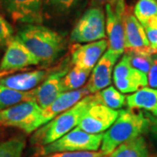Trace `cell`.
<instances>
[{
    "mask_svg": "<svg viewBox=\"0 0 157 157\" xmlns=\"http://www.w3.org/2000/svg\"><path fill=\"white\" fill-rule=\"evenodd\" d=\"M17 37L44 65L55 61L65 49V39L61 35L42 25H24Z\"/></svg>",
    "mask_w": 157,
    "mask_h": 157,
    "instance_id": "cell-1",
    "label": "cell"
},
{
    "mask_svg": "<svg viewBox=\"0 0 157 157\" xmlns=\"http://www.w3.org/2000/svg\"><path fill=\"white\" fill-rule=\"evenodd\" d=\"M150 122L142 113L132 109L120 110L116 121L103 134L101 151L107 155L125 142L141 136L146 132Z\"/></svg>",
    "mask_w": 157,
    "mask_h": 157,
    "instance_id": "cell-2",
    "label": "cell"
},
{
    "mask_svg": "<svg viewBox=\"0 0 157 157\" xmlns=\"http://www.w3.org/2000/svg\"><path fill=\"white\" fill-rule=\"evenodd\" d=\"M94 96L90 94L86 96L73 107L37 129L31 138V142L35 146H46L77 128L80 118L90 102L93 101Z\"/></svg>",
    "mask_w": 157,
    "mask_h": 157,
    "instance_id": "cell-3",
    "label": "cell"
},
{
    "mask_svg": "<svg viewBox=\"0 0 157 157\" xmlns=\"http://www.w3.org/2000/svg\"><path fill=\"white\" fill-rule=\"evenodd\" d=\"M103 134H89L75 128L59 140L40 147L39 155L45 156L55 153L77 151H98L101 146Z\"/></svg>",
    "mask_w": 157,
    "mask_h": 157,
    "instance_id": "cell-4",
    "label": "cell"
},
{
    "mask_svg": "<svg viewBox=\"0 0 157 157\" xmlns=\"http://www.w3.org/2000/svg\"><path fill=\"white\" fill-rule=\"evenodd\" d=\"M41 108L35 101L23 102L0 110V126L10 127L31 134L39 128Z\"/></svg>",
    "mask_w": 157,
    "mask_h": 157,
    "instance_id": "cell-5",
    "label": "cell"
},
{
    "mask_svg": "<svg viewBox=\"0 0 157 157\" xmlns=\"http://www.w3.org/2000/svg\"><path fill=\"white\" fill-rule=\"evenodd\" d=\"M71 40L76 43H91L106 38V19L101 8H90L79 18L71 33Z\"/></svg>",
    "mask_w": 157,
    "mask_h": 157,
    "instance_id": "cell-6",
    "label": "cell"
},
{
    "mask_svg": "<svg viewBox=\"0 0 157 157\" xmlns=\"http://www.w3.org/2000/svg\"><path fill=\"white\" fill-rule=\"evenodd\" d=\"M118 115L119 111L101 104L94 94L93 101L80 118L77 128L89 134H103L116 121Z\"/></svg>",
    "mask_w": 157,
    "mask_h": 157,
    "instance_id": "cell-7",
    "label": "cell"
},
{
    "mask_svg": "<svg viewBox=\"0 0 157 157\" xmlns=\"http://www.w3.org/2000/svg\"><path fill=\"white\" fill-rule=\"evenodd\" d=\"M126 12L125 1L117 0L112 6H106V33L108 37V45L116 53L121 55L125 52L124 15Z\"/></svg>",
    "mask_w": 157,
    "mask_h": 157,
    "instance_id": "cell-8",
    "label": "cell"
},
{
    "mask_svg": "<svg viewBox=\"0 0 157 157\" xmlns=\"http://www.w3.org/2000/svg\"><path fill=\"white\" fill-rule=\"evenodd\" d=\"M44 0H1L8 16L16 23L42 25Z\"/></svg>",
    "mask_w": 157,
    "mask_h": 157,
    "instance_id": "cell-9",
    "label": "cell"
},
{
    "mask_svg": "<svg viewBox=\"0 0 157 157\" xmlns=\"http://www.w3.org/2000/svg\"><path fill=\"white\" fill-rule=\"evenodd\" d=\"M39 59L25 47L16 36L6 46V52L0 62V74L39 65Z\"/></svg>",
    "mask_w": 157,
    "mask_h": 157,
    "instance_id": "cell-10",
    "label": "cell"
},
{
    "mask_svg": "<svg viewBox=\"0 0 157 157\" xmlns=\"http://www.w3.org/2000/svg\"><path fill=\"white\" fill-rule=\"evenodd\" d=\"M120 57V54L111 49L105 52L90 74L86 85L90 94H96L111 84L113 68Z\"/></svg>",
    "mask_w": 157,
    "mask_h": 157,
    "instance_id": "cell-11",
    "label": "cell"
},
{
    "mask_svg": "<svg viewBox=\"0 0 157 157\" xmlns=\"http://www.w3.org/2000/svg\"><path fill=\"white\" fill-rule=\"evenodd\" d=\"M124 37L126 52H148L157 54L149 45L144 27L135 15L127 11L124 15Z\"/></svg>",
    "mask_w": 157,
    "mask_h": 157,
    "instance_id": "cell-12",
    "label": "cell"
},
{
    "mask_svg": "<svg viewBox=\"0 0 157 157\" xmlns=\"http://www.w3.org/2000/svg\"><path fill=\"white\" fill-rule=\"evenodd\" d=\"M107 46L108 42L106 39L86 43L85 45H73L72 63L76 67L92 72L97 62L107 51Z\"/></svg>",
    "mask_w": 157,
    "mask_h": 157,
    "instance_id": "cell-13",
    "label": "cell"
},
{
    "mask_svg": "<svg viewBox=\"0 0 157 157\" xmlns=\"http://www.w3.org/2000/svg\"><path fill=\"white\" fill-rule=\"evenodd\" d=\"M89 94V91L86 88V86L81 87L78 90L62 93L48 107L41 110L40 117L38 122L39 128L44 126L45 123L49 122L59 114L73 107L78 101Z\"/></svg>",
    "mask_w": 157,
    "mask_h": 157,
    "instance_id": "cell-14",
    "label": "cell"
},
{
    "mask_svg": "<svg viewBox=\"0 0 157 157\" xmlns=\"http://www.w3.org/2000/svg\"><path fill=\"white\" fill-rule=\"evenodd\" d=\"M67 73V69H63L51 73L37 88L34 89L35 101L41 109L48 107L63 93L62 79Z\"/></svg>",
    "mask_w": 157,
    "mask_h": 157,
    "instance_id": "cell-15",
    "label": "cell"
},
{
    "mask_svg": "<svg viewBox=\"0 0 157 157\" xmlns=\"http://www.w3.org/2000/svg\"><path fill=\"white\" fill-rule=\"evenodd\" d=\"M49 73L45 70H34L30 72L6 75L0 78V85L11 89L29 92L41 84Z\"/></svg>",
    "mask_w": 157,
    "mask_h": 157,
    "instance_id": "cell-16",
    "label": "cell"
},
{
    "mask_svg": "<svg viewBox=\"0 0 157 157\" xmlns=\"http://www.w3.org/2000/svg\"><path fill=\"white\" fill-rule=\"evenodd\" d=\"M126 102L129 109H143L157 116V89L143 87L127 96Z\"/></svg>",
    "mask_w": 157,
    "mask_h": 157,
    "instance_id": "cell-17",
    "label": "cell"
},
{
    "mask_svg": "<svg viewBox=\"0 0 157 157\" xmlns=\"http://www.w3.org/2000/svg\"><path fill=\"white\" fill-rule=\"evenodd\" d=\"M105 157H149L146 140L141 135L120 145Z\"/></svg>",
    "mask_w": 157,
    "mask_h": 157,
    "instance_id": "cell-18",
    "label": "cell"
},
{
    "mask_svg": "<svg viewBox=\"0 0 157 157\" xmlns=\"http://www.w3.org/2000/svg\"><path fill=\"white\" fill-rule=\"evenodd\" d=\"M113 83L122 94L135 93L147 86V76L146 73L133 67L124 78L113 80Z\"/></svg>",
    "mask_w": 157,
    "mask_h": 157,
    "instance_id": "cell-19",
    "label": "cell"
},
{
    "mask_svg": "<svg viewBox=\"0 0 157 157\" xmlns=\"http://www.w3.org/2000/svg\"><path fill=\"white\" fill-rule=\"evenodd\" d=\"M31 101H35L34 89L29 92H23L0 85V110Z\"/></svg>",
    "mask_w": 157,
    "mask_h": 157,
    "instance_id": "cell-20",
    "label": "cell"
},
{
    "mask_svg": "<svg viewBox=\"0 0 157 157\" xmlns=\"http://www.w3.org/2000/svg\"><path fill=\"white\" fill-rule=\"evenodd\" d=\"M90 74L91 71L74 67L72 70L67 73L62 79L61 86L63 93L81 88L90 77Z\"/></svg>",
    "mask_w": 157,
    "mask_h": 157,
    "instance_id": "cell-21",
    "label": "cell"
},
{
    "mask_svg": "<svg viewBox=\"0 0 157 157\" xmlns=\"http://www.w3.org/2000/svg\"><path fill=\"white\" fill-rule=\"evenodd\" d=\"M94 94L99 102L114 110L121 108L126 103L127 97L113 86H107Z\"/></svg>",
    "mask_w": 157,
    "mask_h": 157,
    "instance_id": "cell-22",
    "label": "cell"
},
{
    "mask_svg": "<svg viewBox=\"0 0 157 157\" xmlns=\"http://www.w3.org/2000/svg\"><path fill=\"white\" fill-rule=\"evenodd\" d=\"M134 15L141 25H145L157 16V0H138L134 9Z\"/></svg>",
    "mask_w": 157,
    "mask_h": 157,
    "instance_id": "cell-23",
    "label": "cell"
},
{
    "mask_svg": "<svg viewBox=\"0 0 157 157\" xmlns=\"http://www.w3.org/2000/svg\"><path fill=\"white\" fill-rule=\"evenodd\" d=\"M25 140L14 137L0 142V157H22Z\"/></svg>",
    "mask_w": 157,
    "mask_h": 157,
    "instance_id": "cell-24",
    "label": "cell"
},
{
    "mask_svg": "<svg viewBox=\"0 0 157 157\" xmlns=\"http://www.w3.org/2000/svg\"><path fill=\"white\" fill-rule=\"evenodd\" d=\"M126 53L130 58V62L133 67L147 74L155 54L148 52H126Z\"/></svg>",
    "mask_w": 157,
    "mask_h": 157,
    "instance_id": "cell-25",
    "label": "cell"
},
{
    "mask_svg": "<svg viewBox=\"0 0 157 157\" xmlns=\"http://www.w3.org/2000/svg\"><path fill=\"white\" fill-rule=\"evenodd\" d=\"M79 0H46V5L58 15H66L76 7Z\"/></svg>",
    "mask_w": 157,
    "mask_h": 157,
    "instance_id": "cell-26",
    "label": "cell"
},
{
    "mask_svg": "<svg viewBox=\"0 0 157 157\" xmlns=\"http://www.w3.org/2000/svg\"><path fill=\"white\" fill-rule=\"evenodd\" d=\"M14 31L11 24L2 15H0V47H6L11 41Z\"/></svg>",
    "mask_w": 157,
    "mask_h": 157,
    "instance_id": "cell-27",
    "label": "cell"
},
{
    "mask_svg": "<svg viewBox=\"0 0 157 157\" xmlns=\"http://www.w3.org/2000/svg\"><path fill=\"white\" fill-rule=\"evenodd\" d=\"M151 48L157 53V16L142 25Z\"/></svg>",
    "mask_w": 157,
    "mask_h": 157,
    "instance_id": "cell-28",
    "label": "cell"
},
{
    "mask_svg": "<svg viewBox=\"0 0 157 157\" xmlns=\"http://www.w3.org/2000/svg\"><path fill=\"white\" fill-rule=\"evenodd\" d=\"M101 151H77L55 153L44 157H105Z\"/></svg>",
    "mask_w": 157,
    "mask_h": 157,
    "instance_id": "cell-29",
    "label": "cell"
},
{
    "mask_svg": "<svg viewBox=\"0 0 157 157\" xmlns=\"http://www.w3.org/2000/svg\"><path fill=\"white\" fill-rule=\"evenodd\" d=\"M147 85L153 88H157V54L153 56L151 67L147 74Z\"/></svg>",
    "mask_w": 157,
    "mask_h": 157,
    "instance_id": "cell-30",
    "label": "cell"
},
{
    "mask_svg": "<svg viewBox=\"0 0 157 157\" xmlns=\"http://www.w3.org/2000/svg\"><path fill=\"white\" fill-rule=\"evenodd\" d=\"M152 130H153L154 134L157 136V123H154L153 127H152Z\"/></svg>",
    "mask_w": 157,
    "mask_h": 157,
    "instance_id": "cell-31",
    "label": "cell"
},
{
    "mask_svg": "<svg viewBox=\"0 0 157 157\" xmlns=\"http://www.w3.org/2000/svg\"><path fill=\"white\" fill-rule=\"evenodd\" d=\"M101 1H108V3L109 4H111L113 6V0H101Z\"/></svg>",
    "mask_w": 157,
    "mask_h": 157,
    "instance_id": "cell-32",
    "label": "cell"
},
{
    "mask_svg": "<svg viewBox=\"0 0 157 157\" xmlns=\"http://www.w3.org/2000/svg\"><path fill=\"white\" fill-rule=\"evenodd\" d=\"M116 2H117V0H113V5H114V4L116 3Z\"/></svg>",
    "mask_w": 157,
    "mask_h": 157,
    "instance_id": "cell-33",
    "label": "cell"
},
{
    "mask_svg": "<svg viewBox=\"0 0 157 157\" xmlns=\"http://www.w3.org/2000/svg\"><path fill=\"white\" fill-rule=\"evenodd\" d=\"M155 123H157V121H155Z\"/></svg>",
    "mask_w": 157,
    "mask_h": 157,
    "instance_id": "cell-34",
    "label": "cell"
},
{
    "mask_svg": "<svg viewBox=\"0 0 157 157\" xmlns=\"http://www.w3.org/2000/svg\"><path fill=\"white\" fill-rule=\"evenodd\" d=\"M155 157H157V156H155Z\"/></svg>",
    "mask_w": 157,
    "mask_h": 157,
    "instance_id": "cell-35",
    "label": "cell"
}]
</instances>
